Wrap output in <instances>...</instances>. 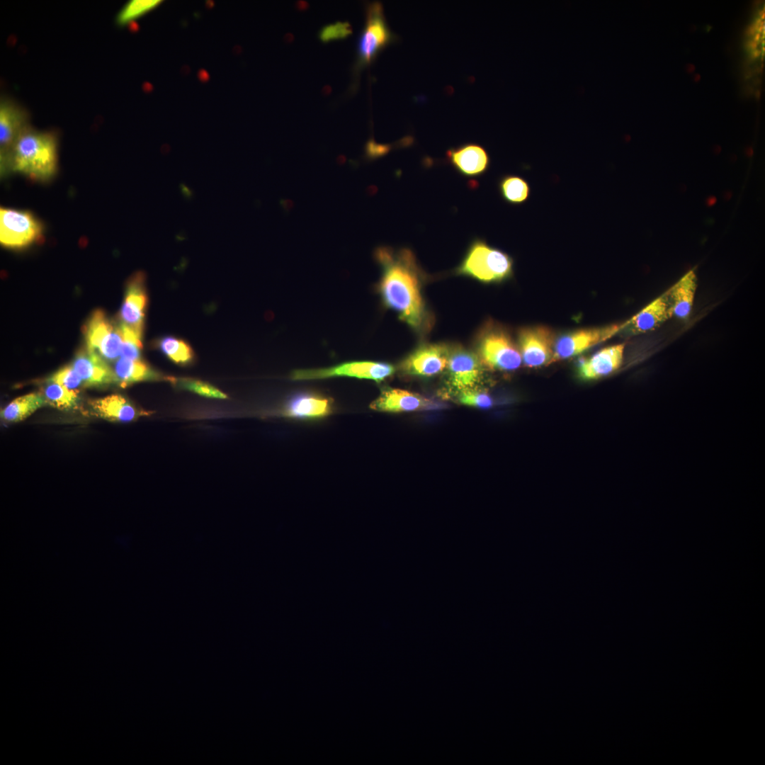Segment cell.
<instances>
[{
  "instance_id": "cell-1",
  "label": "cell",
  "mask_w": 765,
  "mask_h": 765,
  "mask_svg": "<svg viewBox=\"0 0 765 765\" xmlns=\"http://www.w3.org/2000/svg\"><path fill=\"white\" fill-rule=\"evenodd\" d=\"M375 257L382 268L379 290L385 303L402 321L420 329L426 315L420 293L423 274L414 253L408 248L380 246Z\"/></svg>"
},
{
  "instance_id": "cell-2",
  "label": "cell",
  "mask_w": 765,
  "mask_h": 765,
  "mask_svg": "<svg viewBox=\"0 0 765 765\" xmlns=\"http://www.w3.org/2000/svg\"><path fill=\"white\" fill-rule=\"evenodd\" d=\"M57 164V139L55 134L28 127L13 147L11 172L20 173L35 181L46 182L56 174Z\"/></svg>"
},
{
  "instance_id": "cell-3",
  "label": "cell",
  "mask_w": 765,
  "mask_h": 765,
  "mask_svg": "<svg viewBox=\"0 0 765 765\" xmlns=\"http://www.w3.org/2000/svg\"><path fill=\"white\" fill-rule=\"evenodd\" d=\"M513 266L514 261L508 254L475 238L456 272L483 283H497L510 278Z\"/></svg>"
},
{
  "instance_id": "cell-4",
  "label": "cell",
  "mask_w": 765,
  "mask_h": 765,
  "mask_svg": "<svg viewBox=\"0 0 765 765\" xmlns=\"http://www.w3.org/2000/svg\"><path fill=\"white\" fill-rule=\"evenodd\" d=\"M366 11V23L358 40L353 66L356 78L363 69L369 66L380 52L396 39L386 22L380 2L368 4Z\"/></svg>"
},
{
  "instance_id": "cell-5",
  "label": "cell",
  "mask_w": 765,
  "mask_h": 765,
  "mask_svg": "<svg viewBox=\"0 0 765 765\" xmlns=\"http://www.w3.org/2000/svg\"><path fill=\"white\" fill-rule=\"evenodd\" d=\"M477 349L482 364L492 370L511 371L522 363L518 346L506 330L498 326L489 325L483 329Z\"/></svg>"
},
{
  "instance_id": "cell-6",
  "label": "cell",
  "mask_w": 765,
  "mask_h": 765,
  "mask_svg": "<svg viewBox=\"0 0 765 765\" xmlns=\"http://www.w3.org/2000/svg\"><path fill=\"white\" fill-rule=\"evenodd\" d=\"M44 227L31 212L0 208V243L6 248L22 249L42 241Z\"/></svg>"
},
{
  "instance_id": "cell-7",
  "label": "cell",
  "mask_w": 765,
  "mask_h": 765,
  "mask_svg": "<svg viewBox=\"0 0 765 765\" xmlns=\"http://www.w3.org/2000/svg\"><path fill=\"white\" fill-rule=\"evenodd\" d=\"M28 112L11 99L0 102V168L4 176L11 173V157L21 135L30 127Z\"/></svg>"
},
{
  "instance_id": "cell-8",
  "label": "cell",
  "mask_w": 765,
  "mask_h": 765,
  "mask_svg": "<svg viewBox=\"0 0 765 765\" xmlns=\"http://www.w3.org/2000/svg\"><path fill=\"white\" fill-rule=\"evenodd\" d=\"M395 368L386 363L351 361L326 368L295 370L291 374L295 380L324 379L336 376L354 377L380 382L390 376Z\"/></svg>"
},
{
  "instance_id": "cell-9",
  "label": "cell",
  "mask_w": 765,
  "mask_h": 765,
  "mask_svg": "<svg viewBox=\"0 0 765 765\" xmlns=\"http://www.w3.org/2000/svg\"><path fill=\"white\" fill-rule=\"evenodd\" d=\"M556 338L554 332L545 326L521 328L518 332V348L524 365L539 368L551 364Z\"/></svg>"
},
{
  "instance_id": "cell-10",
  "label": "cell",
  "mask_w": 765,
  "mask_h": 765,
  "mask_svg": "<svg viewBox=\"0 0 765 765\" xmlns=\"http://www.w3.org/2000/svg\"><path fill=\"white\" fill-rule=\"evenodd\" d=\"M623 327L624 324L585 328L561 335L556 338L551 363L582 353L609 339Z\"/></svg>"
},
{
  "instance_id": "cell-11",
  "label": "cell",
  "mask_w": 765,
  "mask_h": 765,
  "mask_svg": "<svg viewBox=\"0 0 765 765\" xmlns=\"http://www.w3.org/2000/svg\"><path fill=\"white\" fill-rule=\"evenodd\" d=\"M482 365L472 351L460 347L450 351L447 366L450 385L459 391L473 388L481 379Z\"/></svg>"
},
{
  "instance_id": "cell-12",
  "label": "cell",
  "mask_w": 765,
  "mask_h": 765,
  "mask_svg": "<svg viewBox=\"0 0 765 765\" xmlns=\"http://www.w3.org/2000/svg\"><path fill=\"white\" fill-rule=\"evenodd\" d=\"M450 351L443 344L424 345L414 351L400 365L406 374L431 376L447 368Z\"/></svg>"
},
{
  "instance_id": "cell-13",
  "label": "cell",
  "mask_w": 765,
  "mask_h": 765,
  "mask_svg": "<svg viewBox=\"0 0 765 765\" xmlns=\"http://www.w3.org/2000/svg\"><path fill=\"white\" fill-rule=\"evenodd\" d=\"M147 301L144 277L142 273H137L128 283L120 317L121 324L131 329L140 338L143 334Z\"/></svg>"
},
{
  "instance_id": "cell-14",
  "label": "cell",
  "mask_w": 765,
  "mask_h": 765,
  "mask_svg": "<svg viewBox=\"0 0 765 765\" xmlns=\"http://www.w3.org/2000/svg\"><path fill=\"white\" fill-rule=\"evenodd\" d=\"M446 158L458 174L468 178L484 175L490 165L487 150L475 143H466L449 149Z\"/></svg>"
},
{
  "instance_id": "cell-15",
  "label": "cell",
  "mask_w": 765,
  "mask_h": 765,
  "mask_svg": "<svg viewBox=\"0 0 765 765\" xmlns=\"http://www.w3.org/2000/svg\"><path fill=\"white\" fill-rule=\"evenodd\" d=\"M370 407L380 412H402L436 409L441 408L443 405L407 390L388 388L383 390Z\"/></svg>"
},
{
  "instance_id": "cell-16",
  "label": "cell",
  "mask_w": 765,
  "mask_h": 765,
  "mask_svg": "<svg viewBox=\"0 0 765 765\" xmlns=\"http://www.w3.org/2000/svg\"><path fill=\"white\" fill-rule=\"evenodd\" d=\"M625 344L613 345L584 358L578 366V375L584 380H597L616 371L623 360Z\"/></svg>"
},
{
  "instance_id": "cell-17",
  "label": "cell",
  "mask_w": 765,
  "mask_h": 765,
  "mask_svg": "<svg viewBox=\"0 0 765 765\" xmlns=\"http://www.w3.org/2000/svg\"><path fill=\"white\" fill-rule=\"evenodd\" d=\"M72 366L86 386H100L115 382L113 369L97 353L79 352Z\"/></svg>"
},
{
  "instance_id": "cell-18",
  "label": "cell",
  "mask_w": 765,
  "mask_h": 765,
  "mask_svg": "<svg viewBox=\"0 0 765 765\" xmlns=\"http://www.w3.org/2000/svg\"><path fill=\"white\" fill-rule=\"evenodd\" d=\"M673 316L668 292L664 293L624 324L633 334L653 330Z\"/></svg>"
},
{
  "instance_id": "cell-19",
  "label": "cell",
  "mask_w": 765,
  "mask_h": 765,
  "mask_svg": "<svg viewBox=\"0 0 765 765\" xmlns=\"http://www.w3.org/2000/svg\"><path fill=\"white\" fill-rule=\"evenodd\" d=\"M328 398L312 394H300L293 397L285 407L283 414L288 417L319 419L332 412Z\"/></svg>"
},
{
  "instance_id": "cell-20",
  "label": "cell",
  "mask_w": 765,
  "mask_h": 765,
  "mask_svg": "<svg viewBox=\"0 0 765 765\" xmlns=\"http://www.w3.org/2000/svg\"><path fill=\"white\" fill-rule=\"evenodd\" d=\"M90 404L96 415L111 421L129 422L143 414L126 398L118 394L94 400Z\"/></svg>"
},
{
  "instance_id": "cell-21",
  "label": "cell",
  "mask_w": 765,
  "mask_h": 765,
  "mask_svg": "<svg viewBox=\"0 0 765 765\" xmlns=\"http://www.w3.org/2000/svg\"><path fill=\"white\" fill-rule=\"evenodd\" d=\"M696 290V277L691 271L667 290L673 316L686 319L690 315Z\"/></svg>"
},
{
  "instance_id": "cell-22",
  "label": "cell",
  "mask_w": 765,
  "mask_h": 765,
  "mask_svg": "<svg viewBox=\"0 0 765 765\" xmlns=\"http://www.w3.org/2000/svg\"><path fill=\"white\" fill-rule=\"evenodd\" d=\"M113 371L115 382L123 387L137 382L159 378L157 372L140 359L132 360L120 357L115 362Z\"/></svg>"
},
{
  "instance_id": "cell-23",
  "label": "cell",
  "mask_w": 765,
  "mask_h": 765,
  "mask_svg": "<svg viewBox=\"0 0 765 765\" xmlns=\"http://www.w3.org/2000/svg\"><path fill=\"white\" fill-rule=\"evenodd\" d=\"M46 403L42 392L29 393L11 401L1 410V416L8 422H18L27 418Z\"/></svg>"
},
{
  "instance_id": "cell-24",
  "label": "cell",
  "mask_w": 765,
  "mask_h": 765,
  "mask_svg": "<svg viewBox=\"0 0 765 765\" xmlns=\"http://www.w3.org/2000/svg\"><path fill=\"white\" fill-rule=\"evenodd\" d=\"M115 327L103 311L96 310L93 312L85 327L87 351L98 353L100 347Z\"/></svg>"
},
{
  "instance_id": "cell-25",
  "label": "cell",
  "mask_w": 765,
  "mask_h": 765,
  "mask_svg": "<svg viewBox=\"0 0 765 765\" xmlns=\"http://www.w3.org/2000/svg\"><path fill=\"white\" fill-rule=\"evenodd\" d=\"M498 190L504 201L514 205L526 203L531 195L529 183L518 175L507 174L502 176L498 182Z\"/></svg>"
},
{
  "instance_id": "cell-26",
  "label": "cell",
  "mask_w": 765,
  "mask_h": 765,
  "mask_svg": "<svg viewBox=\"0 0 765 765\" xmlns=\"http://www.w3.org/2000/svg\"><path fill=\"white\" fill-rule=\"evenodd\" d=\"M42 395L47 404L60 409L75 407L79 398L77 391L54 382L45 387Z\"/></svg>"
},
{
  "instance_id": "cell-27",
  "label": "cell",
  "mask_w": 765,
  "mask_h": 765,
  "mask_svg": "<svg viewBox=\"0 0 765 765\" xmlns=\"http://www.w3.org/2000/svg\"><path fill=\"white\" fill-rule=\"evenodd\" d=\"M158 346L161 351L176 364L187 365L194 358L191 347L183 340L166 336L159 341Z\"/></svg>"
},
{
  "instance_id": "cell-28",
  "label": "cell",
  "mask_w": 765,
  "mask_h": 765,
  "mask_svg": "<svg viewBox=\"0 0 765 765\" xmlns=\"http://www.w3.org/2000/svg\"><path fill=\"white\" fill-rule=\"evenodd\" d=\"M160 0H132L128 1L119 11L116 22L120 26H125L141 18L162 4Z\"/></svg>"
},
{
  "instance_id": "cell-29",
  "label": "cell",
  "mask_w": 765,
  "mask_h": 765,
  "mask_svg": "<svg viewBox=\"0 0 765 765\" xmlns=\"http://www.w3.org/2000/svg\"><path fill=\"white\" fill-rule=\"evenodd\" d=\"M166 379L179 389L191 391L203 397L217 399H226L227 397L220 390L203 381L191 378H176L173 377H166Z\"/></svg>"
},
{
  "instance_id": "cell-30",
  "label": "cell",
  "mask_w": 765,
  "mask_h": 765,
  "mask_svg": "<svg viewBox=\"0 0 765 765\" xmlns=\"http://www.w3.org/2000/svg\"><path fill=\"white\" fill-rule=\"evenodd\" d=\"M120 326L123 335L120 357L132 360L140 359L142 348L141 338L125 325L120 324Z\"/></svg>"
},
{
  "instance_id": "cell-31",
  "label": "cell",
  "mask_w": 765,
  "mask_h": 765,
  "mask_svg": "<svg viewBox=\"0 0 765 765\" xmlns=\"http://www.w3.org/2000/svg\"><path fill=\"white\" fill-rule=\"evenodd\" d=\"M122 344L123 335L120 326H115L100 347L98 354L106 361H114L120 356Z\"/></svg>"
},
{
  "instance_id": "cell-32",
  "label": "cell",
  "mask_w": 765,
  "mask_h": 765,
  "mask_svg": "<svg viewBox=\"0 0 765 765\" xmlns=\"http://www.w3.org/2000/svg\"><path fill=\"white\" fill-rule=\"evenodd\" d=\"M48 381L71 390L79 387L83 382L81 377L72 366L58 370L49 378Z\"/></svg>"
},
{
  "instance_id": "cell-33",
  "label": "cell",
  "mask_w": 765,
  "mask_h": 765,
  "mask_svg": "<svg viewBox=\"0 0 765 765\" xmlns=\"http://www.w3.org/2000/svg\"><path fill=\"white\" fill-rule=\"evenodd\" d=\"M460 403L478 408H489L493 405V400L487 393L473 388L461 391Z\"/></svg>"
},
{
  "instance_id": "cell-34",
  "label": "cell",
  "mask_w": 765,
  "mask_h": 765,
  "mask_svg": "<svg viewBox=\"0 0 765 765\" xmlns=\"http://www.w3.org/2000/svg\"><path fill=\"white\" fill-rule=\"evenodd\" d=\"M351 33V26L348 22H336L324 26L319 32V38L322 42H327L345 38Z\"/></svg>"
}]
</instances>
